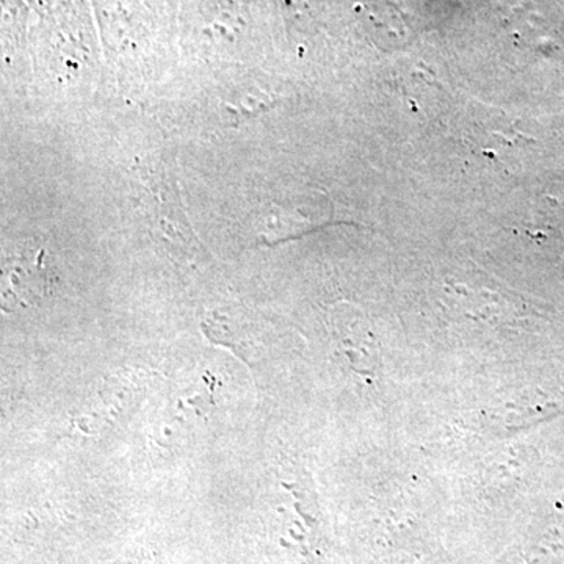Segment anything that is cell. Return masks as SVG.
<instances>
[{
	"label": "cell",
	"instance_id": "obj_1",
	"mask_svg": "<svg viewBox=\"0 0 564 564\" xmlns=\"http://www.w3.org/2000/svg\"><path fill=\"white\" fill-rule=\"evenodd\" d=\"M43 274L40 262H20L18 259L17 265L9 272V292H3V295L9 300L14 296V302L18 304L31 302L33 296L43 295V285H46V278H43Z\"/></svg>",
	"mask_w": 564,
	"mask_h": 564
}]
</instances>
